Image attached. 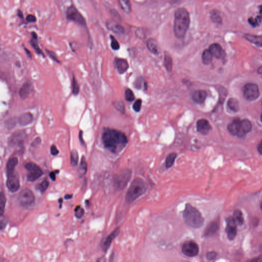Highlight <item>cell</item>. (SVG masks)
<instances>
[{
    "instance_id": "15",
    "label": "cell",
    "mask_w": 262,
    "mask_h": 262,
    "mask_svg": "<svg viewBox=\"0 0 262 262\" xmlns=\"http://www.w3.org/2000/svg\"><path fill=\"white\" fill-rule=\"evenodd\" d=\"M114 64L118 72L120 74L124 73L129 68V65L127 60L122 58H115Z\"/></svg>"
},
{
    "instance_id": "36",
    "label": "cell",
    "mask_w": 262,
    "mask_h": 262,
    "mask_svg": "<svg viewBox=\"0 0 262 262\" xmlns=\"http://www.w3.org/2000/svg\"><path fill=\"white\" fill-rule=\"evenodd\" d=\"M177 157V154L176 153H171L167 157L166 159V168H170L172 166L175 161L176 158Z\"/></svg>"
},
{
    "instance_id": "23",
    "label": "cell",
    "mask_w": 262,
    "mask_h": 262,
    "mask_svg": "<svg viewBox=\"0 0 262 262\" xmlns=\"http://www.w3.org/2000/svg\"><path fill=\"white\" fill-rule=\"evenodd\" d=\"M31 91V86L29 83H24L19 91V96L22 99H26Z\"/></svg>"
},
{
    "instance_id": "61",
    "label": "cell",
    "mask_w": 262,
    "mask_h": 262,
    "mask_svg": "<svg viewBox=\"0 0 262 262\" xmlns=\"http://www.w3.org/2000/svg\"><path fill=\"white\" fill-rule=\"evenodd\" d=\"M25 51H26V53H27V54L29 55V57H30L31 58V56H32V55H31V52L29 50H27V49L25 48Z\"/></svg>"
},
{
    "instance_id": "42",
    "label": "cell",
    "mask_w": 262,
    "mask_h": 262,
    "mask_svg": "<svg viewBox=\"0 0 262 262\" xmlns=\"http://www.w3.org/2000/svg\"><path fill=\"white\" fill-rule=\"evenodd\" d=\"M125 98L127 101H133L135 99V95L130 89H127L125 91Z\"/></svg>"
},
{
    "instance_id": "11",
    "label": "cell",
    "mask_w": 262,
    "mask_h": 262,
    "mask_svg": "<svg viewBox=\"0 0 262 262\" xmlns=\"http://www.w3.org/2000/svg\"><path fill=\"white\" fill-rule=\"evenodd\" d=\"M199 251L198 246L196 243L192 241L186 242L182 247L183 253L189 257L196 256L198 253Z\"/></svg>"
},
{
    "instance_id": "35",
    "label": "cell",
    "mask_w": 262,
    "mask_h": 262,
    "mask_svg": "<svg viewBox=\"0 0 262 262\" xmlns=\"http://www.w3.org/2000/svg\"><path fill=\"white\" fill-rule=\"evenodd\" d=\"M164 65L168 71H171L172 70V67H173V62H172V58L168 54H165Z\"/></svg>"
},
{
    "instance_id": "21",
    "label": "cell",
    "mask_w": 262,
    "mask_h": 262,
    "mask_svg": "<svg viewBox=\"0 0 262 262\" xmlns=\"http://www.w3.org/2000/svg\"><path fill=\"white\" fill-rule=\"evenodd\" d=\"M207 97V93L203 90H197L193 93V100L195 102L199 104H201L204 101Z\"/></svg>"
},
{
    "instance_id": "8",
    "label": "cell",
    "mask_w": 262,
    "mask_h": 262,
    "mask_svg": "<svg viewBox=\"0 0 262 262\" xmlns=\"http://www.w3.org/2000/svg\"><path fill=\"white\" fill-rule=\"evenodd\" d=\"M25 167L29 172L27 175V179L29 181H35L38 179L43 174L42 170L39 166L32 162L26 164Z\"/></svg>"
},
{
    "instance_id": "39",
    "label": "cell",
    "mask_w": 262,
    "mask_h": 262,
    "mask_svg": "<svg viewBox=\"0 0 262 262\" xmlns=\"http://www.w3.org/2000/svg\"><path fill=\"white\" fill-rule=\"evenodd\" d=\"M113 106L114 108H115L118 111H119L120 113H121L122 114H125V106L123 103V101L118 100V101H116L115 102L113 103Z\"/></svg>"
},
{
    "instance_id": "12",
    "label": "cell",
    "mask_w": 262,
    "mask_h": 262,
    "mask_svg": "<svg viewBox=\"0 0 262 262\" xmlns=\"http://www.w3.org/2000/svg\"><path fill=\"white\" fill-rule=\"evenodd\" d=\"M226 232L228 238L230 240H233L237 233V225L232 217H229L226 219Z\"/></svg>"
},
{
    "instance_id": "4",
    "label": "cell",
    "mask_w": 262,
    "mask_h": 262,
    "mask_svg": "<svg viewBox=\"0 0 262 262\" xmlns=\"http://www.w3.org/2000/svg\"><path fill=\"white\" fill-rule=\"evenodd\" d=\"M147 190V185L145 181L140 178H136L131 183L127 191L125 200L128 203H131L144 194Z\"/></svg>"
},
{
    "instance_id": "22",
    "label": "cell",
    "mask_w": 262,
    "mask_h": 262,
    "mask_svg": "<svg viewBox=\"0 0 262 262\" xmlns=\"http://www.w3.org/2000/svg\"><path fill=\"white\" fill-rule=\"evenodd\" d=\"M107 26L109 29L115 33L122 35L124 34L125 32V28L118 24L115 23L111 22H108Z\"/></svg>"
},
{
    "instance_id": "63",
    "label": "cell",
    "mask_w": 262,
    "mask_h": 262,
    "mask_svg": "<svg viewBox=\"0 0 262 262\" xmlns=\"http://www.w3.org/2000/svg\"><path fill=\"white\" fill-rule=\"evenodd\" d=\"M59 202L60 203V207L61 208L62 207V203H63V199L62 198L60 199V200H59Z\"/></svg>"
},
{
    "instance_id": "17",
    "label": "cell",
    "mask_w": 262,
    "mask_h": 262,
    "mask_svg": "<svg viewBox=\"0 0 262 262\" xmlns=\"http://www.w3.org/2000/svg\"><path fill=\"white\" fill-rule=\"evenodd\" d=\"M251 129H252V125L249 120H242L241 121L240 128L239 133L237 136L240 138L244 137L247 133H248L251 130Z\"/></svg>"
},
{
    "instance_id": "57",
    "label": "cell",
    "mask_w": 262,
    "mask_h": 262,
    "mask_svg": "<svg viewBox=\"0 0 262 262\" xmlns=\"http://www.w3.org/2000/svg\"><path fill=\"white\" fill-rule=\"evenodd\" d=\"M250 262H262V256H260L257 258H254Z\"/></svg>"
},
{
    "instance_id": "20",
    "label": "cell",
    "mask_w": 262,
    "mask_h": 262,
    "mask_svg": "<svg viewBox=\"0 0 262 262\" xmlns=\"http://www.w3.org/2000/svg\"><path fill=\"white\" fill-rule=\"evenodd\" d=\"M33 119V117L32 114L29 112H27L22 114L21 115L19 116L18 121L20 125L26 126L30 124L32 122Z\"/></svg>"
},
{
    "instance_id": "37",
    "label": "cell",
    "mask_w": 262,
    "mask_h": 262,
    "mask_svg": "<svg viewBox=\"0 0 262 262\" xmlns=\"http://www.w3.org/2000/svg\"><path fill=\"white\" fill-rule=\"evenodd\" d=\"M6 202L5 195L3 192L0 193V216H2L4 214Z\"/></svg>"
},
{
    "instance_id": "60",
    "label": "cell",
    "mask_w": 262,
    "mask_h": 262,
    "mask_svg": "<svg viewBox=\"0 0 262 262\" xmlns=\"http://www.w3.org/2000/svg\"><path fill=\"white\" fill-rule=\"evenodd\" d=\"M258 152L260 153V154H261V153H262V145H261V143H260V145H258Z\"/></svg>"
},
{
    "instance_id": "3",
    "label": "cell",
    "mask_w": 262,
    "mask_h": 262,
    "mask_svg": "<svg viewBox=\"0 0 262 262\" xmlns=\"http://www.w3.org/2000/svg\"><path fill=\"white\" fill-rule=\"evenodd\" d=\"M183 217L185 223L194 228L200 227L204 222V219L199 211L189 203L186 204Z\"/></svg>"
},
{
    "instance_id": "13",
    "label": "cell",
    "mask_w": 262,
    "mask_h": 262,
    "mask_svg": "<svg viewBox=\"0 0 262 262\" xmlns=\"http://www.w3.org/2000/svg\"><path fill=\"white\" fill-rule=\"evenodd\" d=\"M6 185L8 189L11 192H16L19 189V179L14 173L8 175V178L6 181Z\"/></svg>"
},
{
    "instance_id": "49",
    "label": "cell",
    "mask_w": 262,
    "mask_h": 262,
    "mask_svg": "<svg viewBox=\"0 0 262 262\" xmlns=\"http://www.w3.org/2000/svg\"><path fill=\"white\" fill-rule=\"evenodd\" d=\"M216 256H217V253L213 251L208 253L206 254V258L208 260H214V259L216 258Z\"/></svg>"
},
{
    "instance_id": "1",
    "label": "cell",
    "mask_w": 262,
    "mask_h": 262,
    "mask_svg": "<svg viewBox=\"0 0 262 262\" xmlns=\"http://www.w3.org/2000/svg\"><path fill=\"white\" fill-rule=\"evenodd\" d=\"M102 140L104 147L114 154L121 152L128 143L127 137L124 133L110 128L104 130Z\"/></svg>"
},
{
    "instance_id": "34",
    "label": "cell",
    "mask_w": 262,
    "mask_h": 262,
    "mask_svg": "<svg viewBox=\"0 0 262 262\" xmlns=\"http://www.w3.org/2000/svg\"><path fill=\"white\" fill-rule=\"evenodd\" d=\"M79 160V156L77 151L75 150L72 151L70 155V162L71 164L73 166H77Z\"/></svg>"
},
{
    "instance_id": "47",
    "label": "cell",
    "mask_w": 262,
    "mask_h": 262,
    "mask_svg": "<svg viewBox=\"0 0 262 262\" xmlns=\"http://www.w3.org/2000/svg\"><path fill=\"white\" fill-rule=\"evenodd\" d=\"M46 52L47 54L52 60H53L54 61L57 62V63H60V60H58V57L56 56V54L54 52H53L52 51H50V50H46Z\"/></svg>"
},
{
    "instance_id": "26",
    "label": "cell",
    "mask_w": 262,
    "mask_h": 262,
    "mask_svg": "<svg viewBox=\"0 0 262 262\" xmlns=\"http://www.w3.org/2000/svg\"><path fill=\"white\" fill-rule=\"evenodd\" d=\"M17 163H18V159L16 157H12L8 160L6 166L8 175L14 173V171Z\"/></svg>"
},
{
    "instance_id": "41",
    "label": "cell",
    "mask_w": 262,
    "mask_h": 262,
    "mask_svg": "<svg viewBox=\"0 0 262 262\" xmlns=\"http://www.w3.org/2000/svg\"><path fill=\"white\" fill-rule=\"evenodd\" d=\"M248 22L253 27L258 26L261 23V17L257 16L255 19H253V17H250L248 19Z\"/></svg>"
},
{
    "instance_id": "52",
    "label": "cell",
    "mask_w": 262,
    "mask_h": 262,
    "mask_svg": "<svg viewBox=\"0 0 262 262\" xmlns=\"http://www.w3.org/2000/svg\"><path fill=\"white\" fill-rule=\"evenodd\" d=\"M7 225V222L6 221V220L4 219L0 220V230L5 229Z\"/></svg>"
},
{
    "instance_id": "6",
    "label": "cell",
    "mask_w": 262,
    "mask_h": 262,
    "mask_svg": "<svg viewBox=\"0 0 262 262\" xmlns=\"http://www.w3.org/2000/svg\"><path fill=\"white\" fill-rule=\"evenodd\" d=\"M243 95L249 101H253L260 96V91L258 85L253 83H248L243 88Z\"/></svg>"
},
{
    "instance_id": "5",
    "label": "cell",
    "mask_w": 262,
    "mask_h": 262,
    "mask_svg": "<svg viewBox=\"0 0 262 262\" xmlns=\"http://www.w3.org/2000/svg\"><path fill=\"white\" fill-rule=\"evenodd\" d=\"M132 177V171L129 169H124L114 176V184L117 190H122L125 188Z\"/></svg>"
},
{
    "instance_id": "64",
    "label": "cell",
    "mask_w": 262,
    "mask_h": 262,
    "mask_svg": "<svg viewBox=\"0 0 262 262\" xmlns=\"http://www.w3.org/2000/svg\"><path fill=\"white\" fill-rule=\"evenodd\" d=\"M96 262H100V260L99 259H98V260Z\"/></svg>"
},
{
    "instance_id": "43",
    "label": "cell",
    "mask_w": 262,
    "mask_h": 262,
    "mask_svg": "<svg viewBox=\"0 0 262 262\" xmlns=\"http://www.w3.org/2000/svg\"><path fill=\"white\" fill-rule=\"evenodd\" d=\"M49 185V183L48 181L46 180H45L44 181H42L40 184H39V185L37 186V189H39L42 193H44L47 189H48Z\"/></svg>"
},
{
    "instance_id": "29",
    "label": "cell",
    "mask_w": 262,
    "mask_h": 262,
    "mask_svg": "<svg viewBox=\"0 0 262 262\" xmlns=\"http://www.w3.org/2000/svg\"><path fill=\"white\" fill-rule=\"evenodd\" d=\"M244 37L248 41L253 42V44L256 45L258 46L261 47L262 46V37L261 36L258 37L249 34H246Z\"/></svg>"
},
{
    "instance_id": "55",
    "label": "cell",
    "mask_w": 262,
    "mask_h": 262,
    "mask_svg": "<svg viewBox=\"0 0 262 262\" xmlns=\"http://www.w3.org/2000/svg\"><path fill=\"white\" fill-rule=\"evenodd\" d=\"M58 171H55V172H52L50 173L49 175H50V177L52 180H53V181L55 180L56 179V173H58Z\"/></svg>"
},
{
    "instance_id": "16",
    "label": "cell",
    "mask_w": 262,
    "mask_h": 262,
    "mask_svg": "<svg viewBox=\"0 0 262 262\" xmlns=\"http://www.w3.org/2000/svg\"><path fill=\"white\" fill-rule=\"evenodd\" d=\"M211 129V125L207 120L201 119L196 122L197 131L203 135H207Z\"/></svg>"
},
{
    "instance_id": "18",
    "label": "cell",
    "mask_w": 262,
    "mask_h": 262,
    "mask_svg": "<svg viewBox=\"0 0 262 262\" xmlns=\"http://www.w3.org/2000/svg\"><path fill=\"white\" fill-rule=\"evenodd\" d=\"M119 228H117L114 231H112V232L106 238V239L104 240L102 244V249L104 251L106 252L108 250V249L110 247V245L112 243V241L119 235Z\"/></svg>"
},
{
    "instance_id": "53",
    "label": "cell",
    "mask_w": 262,
    "mask_h": 262,
    "mask_svg": "<svg viewBox=\"0 0 262 262\" xmlns=\"http://www.w3.org/2000/svg\"><path fill=\"white\" fill-rule=\"evenodd\" d=\"M141 84H142V78H139L137 79V81H135V87L136 88L140 89L141 87Z\"/></svg>"
},
{
    "instance_id": "33",
    "label": "cell",
    "mask_w": 262,
    "mask_h": 262,
    "mask_svg": "<svg viewBox=\"0 0 262 262\" xmlns=\"http://www.w3.org/2000/svg\"><path fill=\"white\" fill-rule=\"evenodd\" d=\"M202 60L203 64L208 65L212 62V56L210 53L209 51L208 50H205L203 52L202 55Z\"/></svg>"
},
{
    "instance_id": "7",
    "label": "cell",
    "mask_w": 262,
    "mask_h": 262,
    "mask_svg": "<svg viewBox=\"0 0 262 262\" xmlns=\"http://www.w3.org/2000/svg\"><path fill=\"white\" fill-rule=\"evenodd\" d=\"M66 17L69 20L74 22L79 25L83 26L86 25L85 18L73 5H71L68 8L66 11Z\"/></svg>"
},
{
    "instance_id": "59",
    "label": "cell",
    "mask_w": 262,
    "mask_h": 262,
    "mask_svg": "<svg viewBox=\"0 0 262 262\" xmlns=\"http://www.w3.org/2000/svg\"><path fill=\"white\" fill-rule=\"evenodd\" d=\"M72 196H73V195H71V194H70V195H66L65 196V199L66 200H69V199H71L72 198Z\"/></svg>"
},
{
    "instance_id": "44",
    "label": "cell",
    "mask_w": 262,
    "mask_h": 262,
    "mask_svg": "<svg viewBox=\"0 0 262 262\" xmlns=\"http://www.w3.org/2000/svg\"><path fill=\"white\" fill-rule=\"evenodd\" d=\"M111 42V46L112 49L114 50H118L120 48V45L117 40L114 37L111 35L110 36Z\"/></svg>"
},
{
    "instance_id": "28",
    "label": "cell",
    "mask_w": 262,
    "mask_h": 262,
    "mask_svg": "<svg viewBox=\"0 0 262 262\" xmlns=\"http://www.w3.org/2000/svg\"><path fill=\"white\" fill-rule=\"evenodd\" d=\"M227 106L230 110L234 112H237L240 109L239 101L235 98H230L228 100Z\"/></svg>"
},
{
    "instance_id": "46",
    "label": "cell",
    "mask_w": 262,
    "mask_h": 262,
    "mask_svg": "<svg viewBox=\"0 0 262 262\" xmlns=\"http://www.w3.org/2000/svg\"><path fill=\"white\" fill-rule=\"evenodd\" d=\"M142 104V100L140 99H137L133 106V108L135 112H138L140 111Z\"/></svg>"
},
{
    "instance_id": "51",
    "label": "cell",
    "mask_w": 262,
    "mask_h": 262,
    "mask_svg": "<svg viewBox=\"0 0 262 262\" xmlns=\"http://www.w3.org/2000/svg\"><path fill=\"white\" fill-rule=\"evenodd\" d=\"M59 151L58 150V148H56L55 145H53L52 147H51V153L52 155L55 156L58 154Z\"/></svg>"
},
{
    "instance_id": "56",
    "label": "cell",
    "mask_w": 262,
    "mask_h": 262,
    "mask_svg": "<svg viewBox=\"0 0 262 262\" xmlns=\"http://www.w3.org/2000/svg\"><path fill=\"white\" fill-rule=\"evenodd\" d=\"M83 132L82 131H80L79 134V140H80V142L81 143V145H84V141H83Z\"/></svg>"
},
{
    "instance_id": "58",
    "label": "cell",
    "mask_w": 262,
    "mask_h": 262,
    "mask_svg": "<svg viewBox=\"0 0 262 262\" xmlns=\"http://www.w3.org/2000/svg\"><path fill=\"white\" fill-rule=\"evenodd\" d=\"M17 15L21 18H23V12H22L21 10H19L17 11Z\"/></svg>"
},
{
    "instance_id": "10",
    "label": "cell",
    "mask_w": 262,
    "mask_h": 262,
    "mask_svg": "<svg viewBox=\"0 0 262 262\" xmlns=\"http://www.w3.org/2000/svg\"><path fill=\"white\" fill-rule=\"evenodd\" d=\"M26 137V134L24 131L16 132L10 138L9 145L12 147H20L23 144Z\"/></svg>"
},
{
    "instance_id": "40",
    "label": "cell",
    "mask_w": 262,
    "mask_h": 262,
    "mask_svg": "<svg viewBox=\"0 0 262 262\" xmlns=\"http://www.w3.org/2000/svg\"><path fill=\"white\" fill-rule=\"evenodd\" d=\"M210 17H211L212 21L214 23H221L222 18L219 12H217V11L215 12L214 10L211 13Z\"/></svg>"
},
{
    "instance_id": "54",
    "label": "cell",
    "mask_w": 262,
    "mask_h": 262,
    "mask_svg": "<svg viewBox=\"0 0 262 262\" xmlns=\"http://www.w3.org/2000/svg\"><path fill=\"white\" fill-rule=\"evenodd\" d=\"M136 36L138 37L141 39L144 36V33L142 32L141 29H137V30L136 31Z\"/></svg>"
},
{
    "instance_id": "50",
    "label": "cell",
    "mask_w": 262,
    "mask_h": 262,
    "mask_svg": "<svg viewBox=\"0 0 262 262\" xmlns=\"http://www.w3.org/2000/svg\"><path fill=\"white\" fill-rule=\"evenodd\" d=\"M26 20L28 22L32 23V22H35L37 21V19L35 16L32 15V14H29L28 16H27L26 17Z\"/></svg>"
},
{
    "instance_id": "27",
    "label": "cell",
    "mask_w": 262,
    "mask_h": 262,
    "mask_svg": "<svg viewBox=\"0 0 262 262\" xmlns=\"http://www.w3.org/2000/svg\"><path fill=\"white\" fill-rule=\"evenodd\" d=\"M31 35H32V39L30 41L31 46L37 54H41V55H42L43 56H44V55L43 54V52L39 47L38 42H37V34L35 32H33L31 33Z\"/></svg>"
},
{
    "instance_id": "2",
    "label": "cell",
    "mask_w": 262,
    "mask_h": 262,
    "mask_svg": "<svg viewBox=\"0 0 262 262\" xmlns=\"http://www.w3.org/2000/svg\"><path fill=\"white\" fill-rule=\"evenodd\" d=\"M190 24V17L185 8H178L175 14L173 30L179 39L183 38L186 33Z\"/></svg>"
},
{
    "instance_id": "24",
    "label": "cell",
    "mask_w": 262,
    "mask_h": 262,
    "mask_svg": "<svg viewBox=\"0 0 262 262\" xmlns=\"http://www.w3.org/2000/svg\"><path fill=\"white\" fill-rule=\"evenodd\" d=\"M218 229V224L216 222H211L206 228L205 231L204 236L206 237H212L214 235Z\"/></svg>"
},
{
    "instance_id": "48",
    "label": "cell",
    "mask_w": 262,
    "mask_h": 262,
    "mask_svg": "<svg viewBox=\"0 0 262 262\" xmlns=\"http://www.w3.org/2000/svg\"><path fill=\"white\" fill-rule=\"evenodd\" d=\"M16 125V120H14V119H10L8 120V121L6 122V127H7V128L9 129H12V128L14 127Z\"/></svg>"
},
{
    "instance_id": "38",
    "label": "cell",
    "mask_w": 262,
    "mask_h": 262,
    "mask_svg": "<svg viewBox=\"0 0 262 262\" xmlns=\"http://www.w3.org/2000/svg\"><path fill=\"white\" fill-rule=\"evenodd\" d=\"M72 92L74 95H77L79 92V85L74 75L72 81Z\"/></svg>"
},
{
    "instance_id": "14",
    "label": "cell",
    "mask_w": 262,
    "mask_h": 262,
    "mask_svg": "<svg viewBox=\"0 0 262 262\" xmlns=\"http://www.w3.org/2000/svg\"><path fill=\"white\" fill-rule=\"evenodd\" d=\"M208 50L209 51L212 56H214L218 59L223 58L225 55V53L223 49L218 43H214L211 45Z\"/></svg>"
},
{
    "instance_id": "32",
    "label": "cell",
    "mask_w": 262,
    "mask_h": 262,
    "mask_svg": "<svg viewBox=\"0 0 262 262\" xmlns=\"http://www.w3.org/2000/svg\"><path fill=\"white\" fill-rule=\"evenodd\" d=\"M88 166H87V163L85 157L83 156L81 159L80 165H79V168H78V173L81 177L85 175L87 172Z\"/></svg>"
},
{
    "instance_id": "31",
    "label": "cell",
    "mask_w": 262,
    "mask_h": 262,
    "mask_svg": "<svg viewBox=\"0 0 262 262\" xmlns=\"http://www.w3.org/2000/svg\"><path fill=\"white\" fill-rule=\"evenodd\" d=\"M118 3L120 8L123 12L127 14H129L131 11V2L127 0H119Z\"/></svg>"
},
{
    "instance_id": "30",
    "label": "cell",
    "mask_w": 262,
    "mask_h": 262,
    "mask_svg": "<svg viewBox=\"0 0 262 262\" xmlns=\"http://www.w3.org/2000/svg\"><path fill=\"white\" fill-rule=\"evenodd\" d=\"M232 218H233V220H235L237 225L240 226L242 225L244 223L243 214L239 209H237V210L234 211Z\"/></svg>"
},
{
    "instance_id": "25",
    "label": "cell",
    "mask_w": 262,
    "mask_h": 262,
    "mask_svg": "<svg viewBox=\"0 0 262 262\" xmlns=\"http://www.w3.org/2000/svg\"><path fill=\"white\" fill-rule=\"evenodd\" d=\"M147 46L148 50L151 53H152L153 54L156 55L159 54V47L156 41L154 39H149L148 41H147Z\"/></svg>"
},
{
    "instance_id": "62",
    "label": "cell",
    "mask_w": 262,
    "mask_h": 262,
    "mask_svg": "<svg viewBox=\"0 0 262 262\" xmlns=\"http://www.w3.org/2000/svg\"><path fill=\"white\" fill-rule=\"evenodd\" d=\"M262 67L261 66V67H260V68H258V73L260 74H261L262 73Z\"/></svg>"
},
{
    "instance_id": "45",
    "label": "cell",
    "mask_w": 262,
    "mask_h": 262,
    "mask_svg": "<svg viewBox=\"0 0 262 262\" xmlns=\"http://www.w3.org/2000/svg\"><path fill=\"white\" fill-rule=\"evenodd\" d=\"M85 213V211L83 210L81 206H78L75 209V217L78 219L81 218Z\"/></svg>"
},
{
    "instance_id": "19",
    "label": "cell",
    "mask_w": 262,
    "mask_h": 262,
    "mask_svg": "<svg viewBox=\"0 0 262 262\" xmlns=\"http://www.w3.org/2000/svg\"><path fill=\"white\" fill-rule=\"evenodd\" d=\"M241 121L239 118H235L233 120L232 122L228 126V130L229 133L232 135H237L240 128Z\"/></svg>"
},
{
    "instance_id": "9",
    "label": "cell",
    "mask_w": 262,
    "mask_h": 262,
    "mask_svg": "<svg viewBox=\"0 0 262 262\" xmlns=\"http://www.w3.org/2000/svg\"><path fill=\"white\" fill-rule=\"evenodd\" d=\"M19 202L23 206L30 205L35 201V196L30 189H25L22 191L18 198Z\"/></svg>"
}]
</instances>
